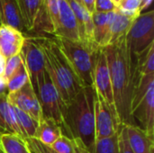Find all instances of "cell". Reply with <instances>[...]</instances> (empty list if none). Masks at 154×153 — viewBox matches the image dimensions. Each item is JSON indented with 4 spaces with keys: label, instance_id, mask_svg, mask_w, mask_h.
Returning <instances> with one entry per match:
<instances>
[{
    "label": "cell",
    "instance_id": "603a6c76",
    "mask_svg": "<svg viewBox=\"0 0 154 153\" xmlns=\"http://www.w3.org/2000/svg\"><path fill=\"white\" fill-rule=\"evenodd\" d=\"M28 82H30L29 75L23 62L16 71L9 78H7V94L14 93L21 89Z\"/></svg>",
    "mask_w": 154,
    "mask_h": 153
},
{
    "label": "cell",
    "instance_id": "ffe728a7",
    "mask_svg": "<svg viewBox=\"0 0 154 153\" xmlns=\"http://www.w3.org/2000/svg\"><path fill=\"white\" fill-rule=\"evenodd\" d=\"M0 145L4 153H32L26 139L17 134H0Z\"/></svg>",
    "mask_w": 154,
    "mask_h": 153
},
{
    "label": "cell",
    "instance_id": "f546056e",
    "mask_svg": "<svg viewBox=\"0 0 154 153\" xmlns=\"http://www.w3.org/2000/svg\"><path fill=\"white\" fill-rule=\"evenodd\" d=\"M26 141H27V143L29 145V148H30L32 153H57L55 152L51 147L41 143L34 138L26 139Z\"/></svg>",
    "mask_w": 154,
    "mask_h": 153
},
{
    "label": "cell",
    "instance_id": "d6986e66",
    "mask_svg": "<svg viewBox=\"0 0 154 153\" xmlns=\"http://www.w3.org/2000/svg\"><path fill=\"white\" fill-rule=\"evenodd\" d=\"M134 19L130 18L116 10L114 13V17L110 27V40L109 44L116 42L117 41L125 38L133 23ZM108 44V45H109Z\"/></svg>",
    "mask_w": 154,
    "mask_h": 153
},
{
    "label": "cell",
    "instance_id": "9c48e42d",
    "mask_svg": "<svg viewBox=\"0 0 154 153\" xmlns=\"http://www.w3.org/2000/svg\"><path fill=\"white\" fill-rule=\"evenodd\" d=\"M95 115V140L110 137L116 133L121 125L106 101L95 92L94 102Z\"/></svg>",
    "mask_w": 154,
    "mask_h": 153
},
{
    "label": "cell",
    "instance_id": "30bf717a",
    "mask_svg": "<svg viewBox=\"0 0 154 153\" xmlns=\"http://www.w3.org/2000/svg\"><path fill=\"white\" fill-rule=\"evenodd\" d=\"M131 122L143 129L149 136L154 135V82H152L142 100L131 112Z\"/></svg>",
    "mask_w": 154,
    "mask_h": 153
},
{
    "label": "cell",
    "instance_id": "ac0fdd59",
    "mask_svg": "<svg viewBox=\"0 0 154 153\" xmlns=\"http://www.w3.org/2000/svg\"><path fill=\"white\" fill-rule=\"evenodd\" d=\"M62 135L61 128L54 121L47 118H42L37 126L34 139L41 143L51 147Z\"/></svg>",
    "mask_w": 154,
    "mask_h": 153
},
{
    "label": "cell",
    "instance_id": "74e56055",
    "mask_svg": "<svg viewBox=\"0 0 154 153\" xmlns=\"http://www.w3.org/2000/svg\"><path fill=\"white\" fill-rule=\"evenodd\" d=\"M2 25V23H1V20H0V26Z\"/></svg>",
    "mask_w": 154,
    "mask_h": 153
},
{
    "label": "cell",
    "instance_id": "4316f807",
    "mask_svg": "<svg viewBox=\"0 0 154 153\" xmlns=\"http://www.w3.org/2000/svg\"><path fill=\"white\" fill-rule=\"evenodd\" d=\"M22 63H23V59L20 53L6 59L5 69V73H4V77L6 78V80L16 71V69L20 67Z\"/></svg>",
    "mask_w": 154,
    "mask_h": 153
},
{
    "label": "cell",
    "instance_id": "8992f818",
    "mask_svg": "<svg viewBox=\"0 0 154 153\" xmlns=\"http://www.w3.org/2000/svg\"><path fill=\"white\" fill-rule=\"evenodd\" d=\"M36 96L41 106L42 118L51 119L59 124L63 135V110L65 106L46 69L38 78Z\"/></svg>",
    "mask_w": 154,
    "mask_h": 153
},
{
    "label": "cell",
    "instance_id": "d590c367",
    "mask_svg": "<svg viewBox=\"0 0 154 153\" xmlns=\"http://www.w3.org/2000/svg\"><path fill=\"white\" fill-rule=\"evenodd\" d=\"M121 1H122V0H113V2L116 4V6H118V5L120 4V2H121Z\"/></svg>",
    "mask_w": 154,
    "mask_h": 153
},
{
    "label": "cell",
    "instance_id": "e0dca14e",
    "mask_svg": "<svg viewBox=\"0 0 154 153\" xmlns=\"http://www.w3.org/2000/svg\"><path fill=\"white\" fill-rule=\"evenodd\" d=\"M3 133L22 136L15 121L14 107L7 99V93L0 94V134Z\"/></svg>",
    "mask_w": 154,
    "mask_h": 153
},
{
    "label": "cell",
    "instance_id": "e575fe53",
    "mask_svg": "<svg viewBox=\"0 0 154 153\" xmlns=\"http://www.w3.org/2000/svg\"><path fill=\"white\" fill-rule=\"evenodd\" d=\"M5 61L6 59L0 53V76H4L5 69Z\"/></svg>",
    "mask_w": 154,
    "mask_h": 153
},
{
    "label": "cell",
    "instance_id": "8d00e7d4",
    "mask_svg": "<svg viewBox=\"0 0 154 153\" xmlns=\"http://www.w3.org/2000/svg\"><path fill=\"white\" fill-rule=\"evenodd\" d=\"M0 153H4L3 152V150H2V147H1V145H0Z\"/></svg>",
    "mask_w": 154,
    "mask_h": 153
},
{
    "label": "cell",
    "instance_id": "484cf974",
    "mask_svg": "<svg viewBox=\"0 0 154 153\" xmlns=\"http://www.w3.org/2000/svg\"><path fill=\"white\" fill-rule=\"evenodd\" d=\"M51 148L57 153H75L72 140L64 135H61Z\"/></svg>",
    "mask_w": 154,
    "mask_h": 153
},
{
    "label": "cell",
    "instance_id": "2e32d148",
    "mask_svg": "<svg viewBox=\"0 0 154 153\" xmlns=\"http://www.w3.org/2000/svg\"><path fill=\"white\" fill-rule=\"evenodd\" d=\"M129 145L134 153H153V138L136 125H125Z\"/></svg>",
    "mask_w": 154,
    "mask_h": 153
},
{
    "label": "cell",
    "instance_id": "1f68e13d",
    "mask_svg": "<svg viewBox=\"0 0 154 153\" xmlns=\"http://www.w3.org/2000/svg\"><path fill=\"white\" fill-rule=\"evenodd\" d=\"M95 1L96 0H81L82 5L90 13L93 14L95 12Z\"/></svg>",
    "mask_w": 154,
    "mask_h": 153
},
{
    "label": "cell",
    "instance_id": "d4e9b609",
    "mask_svg": "<svg viewBox=\"0 0 154 153\" xmlns=\"http://www.w3.org/2000/svg\"><path fill=\"white\" fill-rule=\"evenodd\" d=\"M43 5L50 17L54 34L59 22V0H43Z\"/></svg>",
    "mask_w": 154,
    "mask_h": 153
},
{
    "label": "cell",
    "instance_id": "cb8c5ba5",
    "mask_svg": "<svg viewBox=\"0 0 154 153\" xmlns=\"http://www.w3.org/2000/svg\"><path fill=\"white\" fill-rule=\"evenodd\" d=\"M118 134L119 131L110 137L97 141L93 153H119Z\"/></svg>",
    "mask_w": 154,
    "mask_h": 153
},
{
    "label": "cell",
    "instance_id": "5bb4252c",
    "mask_svg": "<svg viewBox=\"0 0 154 153\" xmlns=\"http://www.w3.org/2000/svg\"><path fill=\"white\" fill-rule=\"evenodd\" d=\"M0 20L2 25L12 27L23 34L27 32L18 0H0Z\"/></svg>",
    "mask_w": 154,
    "mask_h": 153
},
{
    "label": "cell",
    "instance_id": "83f0119b",
    "mask_svg": "<svg viewBox=\"0 0 154 153\" xmlns=\"http://www.w3.org/2000/svg\"><path fill=\"white\" fill-rule=\"evenodd\" d=\"M117 6L113 0H96L95 12L96 13H111L116 11Z\"/></svg>",
    "mask_w": 154,
    "mask_h": 153
},
{
    "label": "cell",
    "instance_id": "7402d4cb",
    "mask_svg": "<svg viewBox=\"0 0 154 153\" xmlns=\"http://www.w3.org/2000/svg\"><path fill=\"white\" fill-rule=\"evenodd\" d=\"M18 4L26 30L27 32H31L33 28L35 18L42 4V0H18Z\"/></svg>",
    "mask_w": 154,
    "mask_h": 153
},
{
    "label": "cell",
    "instance_id": "6da1fadb",
    "mask_svg": "<svg viewBox=\"0 0 154 153\" xmlns=\"http://www.w3.org/2000/svg\"><path fill=\"white\" fill-rule=\"evenodd\" d=\"M102 49L107 60L119 124L121 126L132 124L131 104L134 87V67L127 51L125 37Z\"/></svg>",
    "mask_w": 154,
    "mask_h": 153
},
{
    "label": "cell",
    "instance_id": "277c9868",
    "mask_svg": "<svg viewBox=\"0 0 154 153\" xmlns=\"http://www.w3.org/2000/svg\"><path fill=\"white\" fill-rule=\"evenodd\" d=\"M54 38L81 85L92 87L94 62L97 50L80 41H74L64 38Z\"/></svg>",
    "mask_w": 154,
    "mask_h": 153
},
{
    "label": "cell",
    "instance_id": "7c38bea8",
    "mask_svg": "<svg viewBox=\"0 0 154 153\" xmlns=\"http://www.w3.org/2000/svg\"><path fill=\"white\" fill-rule=\"evenodd\" d=\"M53 35L74 41H80L75 14L66 0H59V22Z\"/></svg>",
    "mask_w": 154,
    "mask_h": 153
},
{
    "label": "cell",
    "instance_id": "4dcf8cb0",
    "mask_svg": "<svg viewBox=\"0 0 154 153\" xmlns=\"http://www.w3.org/2000/svg\"><path fill=\"white\" fill-rule=\"evenodd\" d=\"M73 145H74V150H75V153H91L83 144L79 140H72Z\"/></svg>",
    "mask_w": 154,
    "mask_h": 153
},
{
    "label": "cell",
    "instance_id": "44dd1931",
    "mask_svg": "<svg viewBox=\"0 0 154 153\" xmlns=\"http://www.w3.org/2000/svg\"><path fill=\"white\" fill-rule=\"evenodd\" d=\"M14 117L17 124V126L20 130L21 135L24 139H31L34 137L38 122L34 120L32 116H30L25 112L20 110L19 108L14 106Z\"/></svg>",
    "mask_w": 154,
    "mask_h": 153
},
{
    "label": "cell",
    "instance_id": "9a60e30c",
    "mask_svg": "<svg viewBox=\"0 0 154 153\" xmlns=\"http://www.w3.org/2000/svg\"><path fill=\"white\" fill-rule=\"evenodd\" d=\"M114 12L92 14L93 21V41L97 49H102L109 44L110 27L114 17Z\"/></svg>",
    "mask_w": 154,
    "mask_h": 153
},
{
    "label": "cell",
    "instance_id": "7a4b0ae2",
    "mask_svg": "<svg viewBox=\"0 0 154 153\" xmlns=\"http://www.w3.org/2000/svg\"><path fill=\"white\" fill-rule=\"evenodd\" d=\"M95 89L83 87L63 110V135L79 140L93 153L95 146Z\"/></svg>",
    "mask_w": 154,
    "mask_h": 153
},
{
    "label": "cell",
    "instance_id": "5b68a950",
    "mask_svg": "<svg viewBox=\"0 0 154 153\" xmlns=\"http://www.w3.org/2000/svg\"><path fill=\"white\" fill-rule=\"evenodd\" d=\"M154 43V12L140 14L134 21L125 36L130 60L135 68L136 60Z\"/></svg>",
    "mask_w": 154,
    "mask_h": 153
},
{
    "label": "cell",
    "instance_id": "52a82bcc",
    "mask_svg": "<svg viewBox=\"0 0 154 153\" xmlns=\"http://www.w3.org/2000/svg\"><path fill=\"white\" fill-rule=\"evenodd\" d=\"M20 54L23 59V65L28 72L30 83L36 95L38 78L46 69L44 53L34 36H25Z\"/></svg>",
    "mask_w": 154,
    "mask_h": 153
},
{
    "label": "cell",
    "instance_id": "d6a6232c",
    "mask_svg": "<svg viewBox=\"0 0 154 153\" xmlns=\"http://www.w3.org/2000/svg\"><path fill=\"white\" fill-rule=\"evenodd\" d=\"M7 93V80L4 76H0V94Z\"/></svg>",
    "mask_w": 154,
    "mask_h": 153
},
{
    "label": "cell",
    "instance_id": "8fae6325",
    "mask_svg": "<svg viewBox=\"0 0 154 153\" xmlns=\"http://www.w3.org/2000/svg\"><path fill=\"white\" fill-rule=\"evenodd\" d=\"M7 99L12 106L25 112L38 123L42 119V110L37 96L35 95L30 82L21 89L14 93L7 94Z\"/></svg>",
    "mask_w": 154,
    "mask_h": 153
},
{
    "label": "cell",
    "instance_id": "836d02e7",
    "mask_svg": "<svg viewBox=\"0 0 154 153\" xmlns=\"http://www.w3.org/2000/svg\"><path fill=\"white\" fill-rule=\"evenodd\" d=\"M152 0H140V12L142 13L144 9L148 8L152 5Z\"/></svg>",
    "mask_w": 154,
    "mask_h": 153
},
{
    "label": "cell",
    "instance_id": "f1b7e54d",
    "mask_svg": "<svg viewBox=\"0 0 154 153\" xmlns=\"http://www.w3.org/2000/svg\"><path fill=\"white\" fill-rule=\"evenodd\" d=\"M118 143H119V153H134L128 142L126 130H125V125H122L121 128L119 129Z\"/></svg>",
    "mask_w": 154,
    "mask_h": 153
},
{
    "label": "cell",
    "instance_id": "ba28073f",
    "mask_svg": "<svg viewBox=\"0 0 154 153\" xmlns=\"http://www.w3.org/2000/svg\"><path fill=\"white\" fill-rule=\"evenodd\" d=\"M93 87L95 89V92L106 101V103L108 105V106L118 120L114 101L112 82L108 69L107 60L103 49L97 50L96 53L93 69Z\"/></svg>",
    "mask_w": 154,
    "mask_h": 153
},
{
    "label": "cell",
    "instance_id": "4fadbf2b",
    "mask_svg": "<svg viewBox=\"0 0 154 153\" xmlns=\"http://www.w3.org/2000/svg\"><path fill=\"white\" fill-rule=\"evenodd\" d=\"M24 34L19 31L5 25L0 26V53L8 59L19 54L23 41Z\"/></svg>",
    "mask_w": 154,
    "mask_h": 153
},
{
    "label": "cell",
    "instance_id": "3957f363",
    "mask_svg": "<svg viewBox=\"0 0 154 153\" xmlns=\"http://www.w3.org/2000/svg\"><path fill=\"white\" fill-rule=\"evenodd\" d=\"M40 43L45 57V69L55 86L58 94L67 106L83 87L70 64L61 51L55 38L34 36Z\"/></svg>",
    "mask_w": 154,
    "mask_h": 153
}]
</instances>
